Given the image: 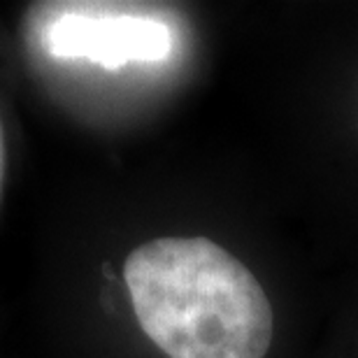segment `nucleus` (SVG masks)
<instances>
[{
  "instance_id": "f257e3e1",
  "label": "nucleus",
  "mask_w": 358,
  "mask_h": 358,
  "mask_svg": "<svg viewBox=\"0 0 358 358\" xmlns=\"http://www.w3.org/2000/svg\"><path fill=\"white\" fill-rule=\"evenodd\" d=\"M124 279L142 331L170 358H266L270 300L212 240H149L128 254Z\"/></svg>"
},
{
  "instance_id": "f03ea898",
  "label": "nucleus",
  "mask_w": 358,
  "mask_h": 358,
  "mask_svg": "<svg viewBox=\"0 0 358 358\" xmlns=\"http://www.w3.org/2000/svg\"><path fill=\"white\" fill-rule=\"evenodd\" d=\"M42 47L56 59H84L107 70L131 63L170 59L175 35L147 12L121 5L70 3L56 5L54 19L42 28Z\"/></svg>"
},
{
  "instance_id": "7ed1b4c3",
  "label": "nucleus",
  "mask_w": 358,
  "mask_h": 358,
  "mask_svg": "<svg viewBox=\"0 0 358 358\" xmlns=\"http://www.w3.org/2000/svg\"><path fill=\"white\" fill-rule=\"evenodd\" d=\"M0 186H3V133H0Z\"/></svg>"
}]
</instances>
